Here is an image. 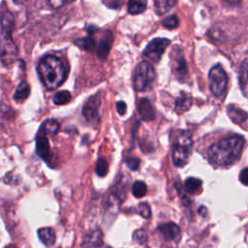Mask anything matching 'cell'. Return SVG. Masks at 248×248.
Returning <instances> with one entry per match:
<instances>
[{"mask_svg":"<svg viewBox=\"0 0 248 248\" xmlns=\"http://www.w3.org/2000/svg\"><path fill=\"white\" fill-rule=\"evenodd\" d=\"M244 146V140L239 136H232L213 143L208 149L210 162L217 166L227 167L238 160Z\"/></svg>","mask_w":248,"mask_h":248,"instance_id":"1","label":"cell"},{"mask_svg":"<svg viewBox=\"0 0 248 248\" xmlns=\"http://www.w3.org/2000/svg\"><path fill=\"white\" fill-rule=\"evenodd\" d=\"M38 74L45 87L49 90L60 86L67 77L64 64L53 55H46L40 60Z\"/></svg>","mask_w":248,"mask_h":248,"instance_id":"2","label":"cell"},{"mask_svg":"<svg viewBox=\"0 0 248 248\" xmlns=\"http://www.w3.org/2000/svg\"><path fill=\"white\" fill-rule=\"evenodd\" d=\"M193 148V140L190 133L186 131L180 132L174 139L172 143L171 158L176 167H183L191 155Z\"/></svg>","mask_w":248,"mask_h":248,"instance_id":"3","label":"cell"},{"mask_svg":"<svg viewBox=\"0 0 248 248\" xmlns=\"http://www.w3.org/2000/svg\"><path fill=\"white\" fill-rule=\"evenodd\" d=\"M155 79V70L151 63L147 61L140 62L134 75V87L137 91H147L151 88Z\"/></svg>","mask_w":248,"mask_h":248,"instance_id":"4","label":"cell"},{"mask_svg":"<svg viewBox=\"0 0 248 248\" xmlns=\"http://www.w3.org/2000/svg\"><path fill=\"white\" fill-rule=\"evenodd\" d=\"M209 88L215 97H221L227 87L228 77L221 65L213 66L208 74Z\"/></svg>","mask_w":248,"mask_h":248,"instance_id":"5","label":"cell"},{"mask_svg":"<svg viewBox=\"0 0 248 248\" xmlns=\"http://www.w3.org/2000/svg\"><path fill=\"white\" fill-rule=\"evenodd\" d=\"M170 41L167 38H155L144 48L143 55L152 62H159Z\"/></svg>","mask_w":248,"mask_h":248,"instance_id":"6","label":"cell"},{"mask_svg":"<svg viewBox=\"0 0 248 248\" xmlns=\"http://www.w3.org/2000/svg\"><path fill=\"white\" fill-rule=\"evenodd\" d=\"M101 105V99L99 94L91 96L83 106L82 115L88 122H94L99 116V108Z\"/></svg>","mask_w":248,"mask_h":248,"instance_id":"7","label":"cell"},{"mask_svg":"<svg viewBox=\"0 0 248 248\" xmlns=\"http://www.w3.org/2000/svg\"><path fill=\"white\" fill-rule=\"evenodd\" d=\"M17 55V48L11 39H3V44L0 50V58L3 64H12Z\"/></svg>","mask_w":248,"mask_h":248,"instance_id":"8","label":"cell"},{"mask_svg":"<svg viewBox=\"0 0 248 248\" xmlns=\"http://www.w3.org/2000/svg\"><path fill=\"white\" fill-rule=\"evenodd\" d=\"M113 41V36L110 31H107L103 37L97 42V46L95 49V52L101 59H106L108 51L110 49L111 44Z\"/></svg>","mask_w":248,"mask_h":248,"instance_id":"9","label":"cell"},{"mask_svg":"<svg viewBox=\"0 0 248 248\" xmlns=\"http://www.w3.org/2000/svg\"><path fill=\"white\" fill-rule=\"evenodd\" d=\"M97 31V28L94 26L88 27V35L82 38H78L75 41V44L79 46L82 49L89 50V51H95L97 46V42L94 38V33Z\"/></svg>","mask_w":248,"mask_h":248,"instance_id":"10","label":"cell"},{"mask_svg":"<svg viewBox=\"0 0 248 248\" xmlns=\"http://www.w3.org/2000/svg\"><path fill=\"white\" fill-rule=\"evenodd\" d=\"M0 24L3 34V39H11L12 30L14 26V16L8 10H3L0 14Z\"/></svg>","mask_w":248,"mask_h":248,"instance_id":"11","label":"cell"},{"mask_svg":"<svg viewBox=\"0 0 248 248\" xmlns=\"http://www.w3.org/2000/svg\"><path fill=\"white\" fill-rule=\"evenodd\" d=\"M36 151L37 154L45 161H47L50 158V147L48 140L44 133L40 132L36 138Z\"/></svg>","mask_w":248,"mask_h":248,"instance_id":"12","label":"cell"},{"mask_svg":"<svg viewBox=\"0 0 248 248\" xmlns=\"http://www.w3.org/2000/svg\"><path fill=\"white\" fill-rule=\"evenodd\" d=\"M138 111L144 121H151L155 118V109L148 99H140L138 103Z\"/></svg>","mask_w":248,"mask_h":248,"instance_id":"13","label":"cell"},{"mask_svg":"<svg viewBox=\"0 0 248 248\" xmlns=\"http://www.w3.org/2000/svg\"><path fill=\"white\" fill-rule=\"evenodd\" d=\"M159 232L166 240H174L180 233L179 227L174 223H166L158 227Z\"/></svg>","mask_w":248,"mask_h":248,"instance_id":"14","label":"cell"},{"mask_svg":"<svg viewBox=\"0 0 248 248\" xmlns=\"http://www.w3.org/2000/svg\"><path fill=\"white\" fill-rule=\"evenodd\" d=\"M173 72L176 76V78L179 80H183L188 74V68L186 61L182 55V53H176L175 54V59L173 60Z\"/></svg>","mask_w":248,"mask_h":248,"instance_id":"15","label":"cell"},{"mask_svg":"<svg viewBox=\"0 0 248 248\" xmlns=\"http://www.w3.org/2000/svg\"><path fill=\"white\" fill-rule=\"evenodd\" d=\"M103 243V233L100 230H95L87 234L83 240L82 248H91L100 246Z\"/></svg>","mask_w":248,"mask_h":248,"instance_id":"16","label":"cell"},{"mask_svg":"<svg viewBox=\"0 0 248 248\" xmlns=\"http://www.w3.org/2000/svg\"><path fill=\"white\" fill-rule=\"evenodd\" d=\"M192 106V97L186 92H180L179 97L175 100V110L178 113L187 111Z\"/></svg>","mask_w":248,"mask_h":248,"instance_id":"17","label":"cell"},{"mask_svg":"<svg viewBox=\"0 0 248 248\" xmlns=\"http://www.w3.org/2000/svg\"><path fill=\"white\" fill-rule=\"evenodd\" d=\"M239 86L243 95L248 98V57L243 60L240 67Z\"/></svg>","mask_w":248,"mask_h":248,"instance_id":"18","label":"cell"},{"mask_svg":"<svg viewBox=\"0 0 248 248\" xmlns=\"http://www.w3.org/2000/svg\"><path fill=\"white\" fill-rule=\"evenodd\" d=\"M38 236L46 247H51L56 240L55 232L51 228H41L38 231Z\"/></svg>","mask_w":248,"mask_h":248,"instance_id":"19","label":"cell"},{"mask_svg":"<svg viewBox=\"0 0 248 248\" xmlns=\"http://www.w3.org/2000/svg\"><path fill=\"white\" fill-rule=\"evenodd\" d=\"M227 112L229 117L232 119V122L235 124H241L244 121H246L248 114L246 111H244L241 108H238L234 106H229L227 108Z\"/></svg>","mask_w":248,"mask_h":248,"instance_id":"20","label":"cell"},{"mask_svg":"<svg viewBox=\"0 0 248 248\" xmlns=\"http://www.w3.org/2000/svg\"><path fill=\"white\" fill-rule=\"evenodd\" d=\"M177 3V0H155V12L162 16L172 9Z\"/></svg>","mask_w":248,"mask_h":248,"instance_id":"21","label":"cell"},{"mask_svg":"<svg viewBox=\"0 0 248 248\" xmlns=\"http://www.w3.org/2000/svg\"><path fill=\"white\" fill-rule=\"evenodd\" d=\"M147 0H129L128 13L131 15H139L145 11Z\"/></svg>","mask_w":248,"mask_h":248,"instance_id":"22","label":"cell"},{"mask_svg":"<svg viewBox=\"0 0 248 248\" xmlns=\"http://www.w3.org/2000/svg\"><path fill=\"white\" fill-rule=\"evenodd\" d=\"M30 94V86L26 81H21L16 89L14 99L17 102L24 101Z\"/></svg>","mask_w":248,"mask_h":248,"instance_id":"23","label":"cell"},{"mask_svg":"<svg viewBox=\"0 0 248 248\" xmlns=\"http://www.w3.org/2000/svg\"><path fill=\"white\" fill-rule=\"evenodd\" d=\"M41 131L46 135L53 136L59 131V123L55 119H47L43 123Z\"/></svg>","mask_w":248,"mask_h":248,"instance_id":"24","label":"cell"},{"mask_svg":"<svg viewBox=\"0 0 248 248\" xmlns=\"http://www.w3.org/2000/svg\"><path fill=\"white\" fill-rule=\"evenodd\" d=\"M202 180H200L199 178L196 177H189L185 180L184 183V189L187 193H196L197 191L200 190V188L202 187Z\"/></svg>","mask_w":248,"mask_h":248,"instance_id":"25","label":"cell"},{"mask_svg":"<svg viewBox=\"0 0 248 248\" xmlns=\"http://www.w3.org/2000/svg\"><path fill=\"white\" fill-rule=\"evenodd\" d=\"M147 191L146 184L143 181L138 180L132 186V193L136 198H142Z\"/></svg>","mask_w":248,"mask_h":248,"instance_id":"26","label":"cell"},{"mask_svg":"<svg viewBox=\"0 0 248 248\" xmlns=\"http://www.w3.org/2000/svg\"><path fill=\"white\" fill-rule=\"evenodd\" d=\"M71 100V94L69 91L62 90L54 94L52 101L55 105H65Z\"/></svg>","mask_w":248,"mask_h":248,"instance_id":"27","label":"cell"},{"mask_svg":"<svg viewBox=\"0 0 248 248\" xmlns=\"http://www.w3.org/2000/svg\"><path fill=\"white\" fill-rule=\"evenodd\" d=\"M179 24V19L176 16L172 15V16H166L163 20H162V25L167 28V29H170V30H172V29H175Z\"/></svg>","mask_w":248,"mask_h":248,"instance_id":"28","label":"cell"},{"mask_svg":"<svg viewBox=\"0 0 248 248\" xmlns=\"http://www.w3.org/2000/svg\"><path fill=\"white\" fill-rule=\"evenodd\" d=\"M108 171V164L107 160L103 157H100L96 164V173L99 176H105L107 175Z\"/></svg>","mask_w":248,"mask_h":248,"instance_id":"29","label":"cell"},{"mask_svg":"<svg viewBox=\"0 0 248 248\" xmlns=\"http://www.w3.org/2000/svg\"><path fill=\"white\" fill-rule=\"evenodd\" d=\"M139 213L140 214V216H142L145 219L150 218L151 210H150V207H149L147 202L140 203V205H139Z\"/></svg>","mask_w":248,"mask_h":248,"instance_id":"30","label":"cell"},{"mask_svg":"<svg viewBox=\"0 0 248 248\" xmlns=\"http://www.w3.org/2000/svg\"><path fill=\"white\" fill-rule=\"evenodd\" d=\"M134 240L140 244H143L147 239V234L144 230H138L134 232Z\"/></svg>","mask_w":248,"mask_h":248,"instance_id":"31","label":"cell"},{"mask_svg":"<svg viewBox=\"0 0 248 248\" xmlns=\"http://www.w3.org/2000/svg\"><path fill=\"white\" fill-rule=\"evenodd\" d=\"M126 164L129 167V169H131L132 170H137L140 167V161L139 158L136 157H129L126 159Z\"/></svg>","mask_w":248,"mask_h":248,"instance_id":"32","label":"cell"},{"mask_svg":"<svg viewBox=\"0 0 248 248\" xmlns=\"http://www.w3.org/2000/svg\"><path fill=\"white\" fill-rule=\"evenodd\" d=\"M66 1L67 0H46V4L49 9L57 10L61 8L66 3Z\"/></svg>","mask_w":248,"mask_h":248,"instance_id":"33","label":"cell"},{"mask_svg":"<svg viewBox=\"0 0 248 248\" xmlns=\"http://www.w3.org/2000/svg\"><path fill=\"white\" fill-rule=\"evenodd\" d=\"M239 180L242 184L248 186V168H245L240 171Z\"/></svg>","mask_w":248,"mask_h":248,"instance_id":"34","label":"cell"},{"mask_svg":"<svg viewBox=\"0 0 248 248\" xmlns=\"http://www.w3.org/2000/svg\"><path fill=\"white\" fill-rule=\"evenodd\" d=\"M116 109H117V112L120 114V115H123L125 114L126 110H127V106L125 104V102L123 101H119L116 103Z\"/></svg>","mask_w":248,"mask_h":248,"instance_id":"35","label":"cell"},{"mask_svg":"<svg viewBox=\"0 0 248 248\" xmlns=\"http://www.w3.org/2000/svg\"><path fill=\"white\" fill-rule=\"evenodd\" d=\"M199 212H200V214H202V216H205L207 210H206V208H205L204 206H202V207L199 208Z\"/></svg>","mask_w":248,"mask_h":248,"instance_id":"36","label":"cell"},{"mask_svg":"<svg viewBox=\"0 0 248 248\" xmlns=\"http://www.w3.org/2000/svg\"><path fill=\"white\" fill-rule=\"evenodd\" d=\"M226 1L232 5H238L241 2V0H226Z\"/></svg>","mask_w":248,"mask_h":248,"instance_id":"37","label":"cell"}]
</instances>
